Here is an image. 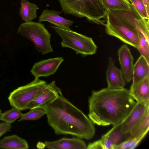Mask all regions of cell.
Segmentation results:
<instances>
[{"instance_id":"1","label":"cell","mask_w":149,"mask_h":149,"mask_svg":"<svg viewBox=\"0 0 149 149\" xmlns=\"http://www.w3.org/2000/svg\"><path fill=\"white\" fill-rule=\"evenodd\" d=\"M136 103L125 88L93 90L88 99L89 118L99 125H116L127 116Z\"/></svg>"},{"instance_id":"2","label":"cell","mask_w":149,"mask_h":149,"mask_svg":"<svg viewBox=\"0 0 149 149\" xmlns=\"http://www.w3.org/2000/svg\"><path fill=\"white\" fill-rule=\"evenodd\" d=\"M48 124L57 135L69 134L89 140L94 135L93 123L81 110L64 97L62 93L43 107Z\"/></svg>"},{"instance_id":"3","label":"cell","mask_w":149,"mask_h":149,"mask_svg":"<svg viewBox=\"0 0 149 149\" xmlns=\"http://www.w3.org/2000/svg\"><path fill=\"white\" fill-rule=\"evenodd\" d=\"M105 19V31L107 34L137 49L139 32L149 36V19L142 17L132 4L130 10H108Z\"/></svg>"},{"instance_id":"4","label":"cell","mask_w":149,"mask_h":149,"mask_svg":"<svg viewBox=\"0 0 149 149\" xmlns=\"http://www.w3.org/2000/svg\"><path fill=\"white\" fill-rule=\"evenodd\" d=\"M65 15L86 17L90 21L104 26L107 11L102 0H58Z\"/></svg>"},{"instance_id":"5","label":"cell","mask_w":149,"mask_h":149,"mask_svg":"<svg viewBox=\"0 0 149 149\" xmlns=\"http://www.w3.org/2000/svg\"><path fill=\"white\" fill-rule=\"evenodd\" d=\"M61 38L62 47L74 50L77 54L82 56L92 55L96 53L97 47L92 38L77 33L71 30L62 29L55 26H50Z\"/></svg>"},{"instance_id":"6","label":"cell","mask_w":149,"mask_h":149,"mask_svg":"<svg viewBox=\"0 0 149 149\" xmlns=\"http://www.w3.org/2000/svg\"><path fill=\"white\" fill-rule=\"evenodd\" d=\"M17 33L33 42L35 48L42 55L52 52L50 43L51 35L44 24L31 21L21 23Z\"/></svg>"},{"instance_id":"7","label":"cell","mask_w":149,"mask_h":149,"mask_svg":"<svg viewBox=\"0 0 149 149\" xmlns=\"http://www.w3.org/2000/svg\"><path fill=\"white\" fill-rule=\"evenodd\" d=\"M49 85L47 82L35 78L30 83L18 87L10 93L8 100L10 105L20 111L26 110L27 105L41 93Z\"/></svg>"},{"instance_id":"8","label":"cell","mask_w":149,"mask_h":149,"mask_svg":"<svg viewBox=\"0 0 149 149\" xmlns=\"http://www.w3.org/2000/svg\"><path fill=\"white\" fill-rule=\"evenodd\" d=\"M149 111V106L142 103L137 102L127 116L120 123L121 132L131 133Z\"/></svg>"},{"instance_id":"9","label":"cell","mask_w":149,"mask_h":149,"mask_svg":"<svg viewBox=\"0 0 149 149\" xmlns=\"http://www.w3.org/2000/svg\"><path fill=\"white\" fill-rule=\"evenodd\" d=\"M64 60L62 57L43 60L35 63L31 72L36 78L49 76L56 72Z\"/></svg>"},{"instance_id":"10","label":"cell","mask_w":149,"mask_h":149,"mask_svg":"<svg viewBox=\"0 0 149 149\" xmlns=\"http://www.w3.org/2000/svg\"><path fill=\"white\" fill-rule=\"evenodd\" d=\"M118 54L123 77L127 82L132 80L134 67V58L130 49L125 44L118 50Z\"/></svg>"},{"instance_id":"11","label":"cell","mask_w":149,"mask_h":149,"mask_svg":"<svg viewBox=\"0 0 149 149\" xmlns=\"http://www.w3.org/2000/svg\"><path fill=\"white\" fill-rule=\"evenodd\" d=\"M62 93L61 88L56 85V81H53L49 84L44 91L27 105L26 109L37 107H43L54 100Z\"/></svg>"},{"instance_id":"12","label":"cell","mask_w":149,"mask_h":149,"mask_svg":"<svg viewBox=\"0 0 149 149\" xmlns=\"http://www.w3.org/2000/svg\"><path fill=\"white\" fill-rule=\"evenodd\" d=\"M106 72L107 87L113 89L124 88L126 81L123 77L120 69L116 66L115 61L111 57H109Z\"/></svg>"},{"instance_id":"13","label":"cell","mask_w":149,"mask_h":149,"mask_svg":"<svg viewBox=\"0 0 149 149\" xmlns=\"http://www.w3.org/2000/svg\"><path fill=\"white\" fill-rule=\"evenodd\" d=\"M62 11L47 9H44L39 16L38 21L49 22L55 26L63 29L70 30V27L74 22L63 18L59 15Z\"/></svg>"},{"instance_id":"14","label":"cell","mask_w":149,"mask_h":149,"mask_svg":"<svg viewBox=\"0 0 149 149\" xmlns=\"http://www.w3.org/2000/svg\"><path fill=\"white\" fill-rule=\"evenodd\" d=\"M45 147L49 149H86L87 146L82 139L62 138L53 141H45Z\"/></svg>"},{"instance_id":"15","label":"cell","mask_w":149,"mask_h":149,"mask_svg":"<svg viewBox=\"0 0 149 149\" xmlns=\"http://www.w3.org/2000/svg\"><path fill=\"white\" fill-rule=\"evenodd\" d=\"M129 92L136 102L142 103L149 106V75L130 88Z\"/></svg>"},{"instance_id":"16","label":"cell","mask_w":149,"mask_h":149,"mask_svg":"<svg viewBox=\"0 0 149 149\" xmlns=\"http://www.w3.org/2000/svg\"><path fill=\"white\" fill-rule=\"evenodd\" d=\"M149 75V62L142 55L134 64L132 83L130 88H132Z\"/></svg>"},{"instance_id":"17","label":"cell","mask_w":149,"mask_h":149,"mask_svg":"<svg viewBox=\"0 0 149 149\" xmlns=\"http://www.w3.org/2000/svg\"><path fill=\"white\" fill-rule=\"evenodd\" d=\"M29 146L27 141L17 135L5 136L0 140V148L27 149Z\"/></svg>"},{"instance_id":"18","label":"cell","mask_w":149,"mask_h":149,"mask_svg":"<svg viewBox=\"0 0 149 149\" xmlns=\"http://www.w3.org/2000/svg\"><path fill=\"white\" fill-rule=\"evenodd\" d=\"M20 4L19 14L24 22L32 21L37 18V11L39 8L36 4L27 0H21Z\"/></svg>"},{"instance_id":"19","label":"cell","mask_w":149,"mask_h":149,"mask_svg":"<svg viewBox=\"0 0 149 149\" xmlns=\"http://www.w3.org/2000/svg\"><path fill=\"white\" fill-rule=\"evenodd\" d=\"M104 135L111 142L113 147L133 138L130 133L124 134L121 132L120 123L113 126L112 128Z\"/></svg>"},{"instance_id":"20","label":"cell","mask_w":149,"mask_h":149,"mask_svg":"<svg viewBox=\"0 0 149 149\" xmlns=\"http://www.w3.org/2000/svg\"><path fill=\"white\" fill-rule=\"evenodd\" d=\"M105 9L109 10H130L132 4L129 0H102Z\"/></svg>"},{"instance_id":"21","label":"cell","mask_w":149,"mask_h":149,"mask_svg":"<svg viewBox=\"0 0 149 149\" xmlns=\"http://www.w3.org/2000/svg\"><path fill=\"white\" fill-rule=\"evenodd\" d=\"M139 42L137 50L141 55L149 62V37L141 31H139Z\"/></svg>"},{"instance_id":"22","label":"cell","mask_w":149,"mask_h":149,"mask_svg":"<svg viewBox=\"0 0 149 149\" xmlns=\"http://www.w3.org/2000/svg\"><path fill=\"white\" fill-rule=\"evenodd\" d=\"M23 114L21 111L14 107H12L11 109L0 114V120L11 124L21 117Z\"/></svg>"},{"instance_id":"23","label":"cell","mask_w":149,"mask_h":149,"mask_svg":"<svg viewBox=\"0 0 149 149\" xmlns=\"http://www.w3.org/2000/svg\"><path fill=\"white\" fill-rule=\"evenodd\" d=\"M149 129V111L130 134L133 138L137 137L144 133H147Z\"/></svg>"},{"instance_id":"24","label":"cell","mask_w":149,"mask_h":149,"mask_svg":"<svg viewBox=\"0 0 149 149\" xmlns=\"http://www.w3.org/2000/svg\"><path fill=\"white\" fill-rule=\"evenodd\" d=\"M30 109L28 112L23 114L19 121L37 120L46 114L45 111L43 107H37Z\"/></svg>"},{"instance_id":"25","label":"cell","mask_w":149,"mask_h":149,"mask_svg":"<svg viewBox=\"0 0 149 149\" xmlns=\"http://www.w3.org/2000/svg\"><path fill=\"white\" fill-rule=\"evenodd\" d=\"M129 0L142 17L146 19H149V15L147 12L143 0Z\"/></svg>"},{"instance_id":"26","label":"cell","mask_w":149,"mask_h":149,"mask_svg":"<svg viewBox=\"0 0 149 149\" xmlns=\"http://www.w3.org/2000/svg\"><path fill=\"white\" fill-rule=\"evenodd\" d=\"M134 138L126 140L119 145L113 146V149H128L133 141Z\"/></svg>"},{"instance_id":"27","label":"cell","mask_w":149,"mask_h":149,"mask_svg":"<svg viewBox=\"0 0 149 149\" xmlns=\"http://www.w3.org/2000/svg\"><path fill=\"white\" fill-rule=\"evenodd\" d=\"M87 149H104L102 141L100 139L89 143L87 146Z\"/></svg>"},{"instance_id":"28","label":"cell","mask_w":149,"mask_h":149,"mask_svg":"<svg viewBox=\"0 0 149 149\" xmlns=\"http://www.w3.org/2000/svg\"><path fill=\"white\" fill-rule=\"evenodd\" d=\"M147 133H144L138 137H134L129 149H133L136 148L142 139L145 137Z\"/></svg>"},{"instance_id":"29","label":"cell","mask_w":149,"mask_h":149,"mask_svg":"<svg viewBox=\"0 0 149 149\" xmlns=\"http://www.w3.org/2000/svg\"><path fill=\"white\" fill-rule=\"evenodd\" d=\"M12 127L10 123H0V138Z\"/></svg>"},{"instance_id":"30","label":"cell","mask_w":149,"mask_h":149,"mask_svg":"<svg viewBox=\"0 0 149 149\" xmlns=\"http://www.w3.org/2000/svg\"><path fill=\"white\" fill-rule=\"evenodd\" d=\"M145 4L147 12L149 15V4L148 0H143Z\"/></svg>"},{"instance_id":"31","label":"cell","mask_w":149,"mask_h":149,"mask_svg":"<svg viewBox=\"0 0 149 149\" xmlns=\"http://www.w3.org/2000/svg\"><path fill=\"white\" fill-rule=\"evenodd\" d=\"M2 111L0 109V114L1 113Z\"/></svg>"}]
</instances>
